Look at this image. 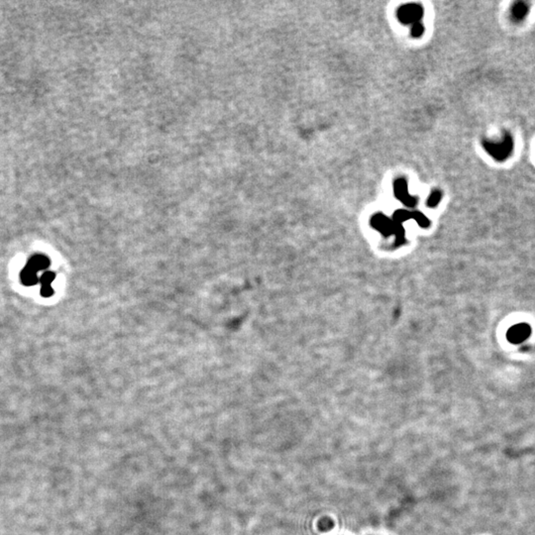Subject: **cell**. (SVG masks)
Here are the masks:
<instances>
[{"mask_svg":"<svg viewBox=\"0 0 535 535\" xmlns=\"http://www.w3.org/2000/svg\"><path fill=\"white\" fill-rule=\"evenodd\" d=\"M20 279H21V282L25 285H34L38 284L39 281H40V279L37 276V272H35L31 268H29L28 266H26L22 270V272L20 274Z\"/></svg>","mask_w":535,"mask_h":535,"instance_id":"cell-5","label":"cell"},{"mask_svg":"<svg viewBox=\"0 0 535 535\" xmlns=\"http://www.w3.org/2000/svg\"><path fill=\"white\" fill-rule=\"evenodd\" d=\"M440 200H441V193L439 191H434L429 196V199H428V204H429L430 207H434Z\"/></svg>","mask_w":535,"mask_h":535,"instance_id":"cell-7","label":"cell"},{"mask_svg":"<svg viewBox=\"0 0 535 535\" xmlns=\"http://www.w3.org/2000/svg\"><path fill=\"white\" fill-rule=\"evenodd\" d=\"M49 265H50V260L46 256L35 255L29 260L27 266L31 268L32 270H34L35 272H39V271L46 270L49 267Z\"/></svg>","mask_w":535,"mask_h":535,"instance_id":"cell-4","label":"cell"},{"mask_svg":"<svg viewBox=\"0 0 535 535\" xmlns=\"http://www.w3.org/2000/svg\"><path fill=\"white\" fill-rule=\"evenodd\" d=\"M41 294L44 297H50L54 294V289L51 285H42L41 287Z\"/></svg>","mask_w":535,"mask_h":535,"instance_id":"cell-9","label":"cell"},{"mask_svg":"<svg viewBox=\"0 0 535 535\" xmlns=\"http://www.w3.org/2000/svg\"><path fill=\"white\" fill-rule=\"evenodd\" d=\"M423 9L417 4H406L401 6L397 11V17L403 24H415L422 18Z\"/></svg>","mask_w":535,"mask_h":535,"instance_id":"cell-1","label":"cell"},{"mask_svg":"<svg viewBox=\"0 0 535 535\" xmlns=\"http://www.w3.org/2000/svg\"><path fill=\"white\" fill-rule=\"evenodd\" d=\"M530 332H531V329L528 324L520 323V324H516L512 326L507 331L506 336H507L508 341H510L513 344H517V343L523 342L526 338H528L530 335Z\"/></svg>","mask_w":535,"mask_h":535,"instance_id":"cell-2","label":"cell"},{"mask_svg":"<svg viewBox=\"0 0 535 535\" xmlns=\"http://www.w3.org/2000/svg\"><path fill=\"white\" fill-rule=\"evenodd\" d=\"M424 32V27L422 26V24L420 22L418 23H415L412 25V28H411V35L413 37H420Z\"/></svg>","mask_w":535,"mask_h":535,"instance_id":"cell-8","label":"cell"},{"mask_svg":"<svg viewBox=\"0 0 535 535\" xmlns=\"http://www.w3.org/2000/svg\"><path fill=\"white\" fill-rule=\"evenodd\" d=\"M55 278H56L55 273L50 272V271H47V272H45V273L41 276L39 282L41 283L42 285H51V284L54 282Z\"/></svg>","mask_w":535,"mask_h":535,"instance_id":"cell-6","label":"cell"},{"mask_svg":"<svg viewBox=\"0 0 535 535\" xmlns=\"http://www.w3.org/2000/svg\"><path fill=\"white\" fill-rule=\"evenodd\" d=\"M394 187V193L397 196L398 199H400L403 203L407 205H413L416 202V199L409 195L407 191V183L404 178H398L394 181L393 184Z\"/></svg>","mask_w":535,"mask_h":535,"instance_id":"cell-3","label":"cell"}]
</instances>
